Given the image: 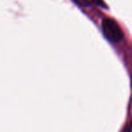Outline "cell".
Wrapping results in <instances>:
<instances>
[{
	"label": "cell",
	"mask_w": 132,
	"mask_h": 132,
	"mask_svg": "<svg viewBox=\"0 0 132 132\" xmlns=\"http://www.w3.org/2000/svg\"><path fill=\"white\" fill-rule=\"evenodd\" d=\"M131 86H132V82H131Z\"/></svg>",
	"instance_id": "5"
},
{
	"label": "cell",
	"mask_w": 132,
	"mask_h": 132,
	"mask_svg": "<svg viewBox=\"0 0 132 132\" xmlns=\"http://www.w3.org/2000/svg\"><path fill=\"white\" fill-rule=\"evenodd\" d=\"M129 130H132V120H131V123H130V127H129Z\"/></svg>",
	"instance_id": "4"
},
{
	"label": "cell",
	"mask_w": 132,
	"mask_h": 132,
	"mask_svg": "<svg viewBox=\"0 0 132 132\" xmlns=\"http://www.w3.org/2000/svg\"><path fill=\"white\" fill-rule=\"evenodd\" d=\"M73 1L80 6H89L90 5L88 0H73Z\"/></svg>",
	"instance_id": "2"
},
{
	"label": "cell",
	"mask_w": 132,
	"mask_h": 132,
	"mask_svg": "<svg viewBox=\"0 0 132 132\" xmlns=\"http://www.w3.org/2000/svg\"><path fill=\"white\" fill-rule=\"evenodd\" d=\"M102 30L105 38L111 43H118L123 38V33L120 27L111 18H104L103 20Z\"/></svg>",
	"instance_id": "1"
},
{
	"label": "cell",
	"mask_w": 132,
	"mask_h": 132,
	"mask_svg": "<svg viewBox=\"0 0 132 132\" xmlns=\"http://www.w3.org/2000/svg\"><path fill=\"white\" fill-rule=\"evenodd\" d=\"M94 3H95L96 5H99V6H102V7H107L106 4L103 1V0H94Z\"/></svg>",
	"instance_id": "3"
}]
</instances>
